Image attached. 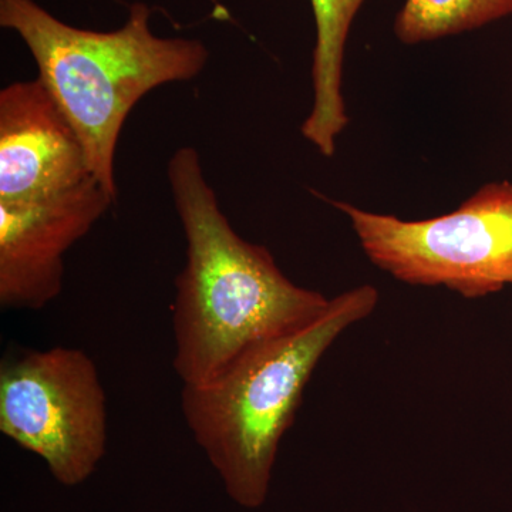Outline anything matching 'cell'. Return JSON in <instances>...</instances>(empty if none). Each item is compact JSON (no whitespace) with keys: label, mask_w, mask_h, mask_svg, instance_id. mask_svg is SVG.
<instances>
[{"label":"cell","mask_w":512,"mask_h":512,"mask_svg":"<svg viewBox=\"0 0 512 512\" xmlns=\"http://www.w3.org/2000/svg\"><path fill=\"white\" fill-rule=\"evenodd\" d=\"M512 15V0H404L394 19V35L419 45L483 28Z\"/></svg>","instance_id":"9c48e42d"},{"label":"cell","mask_w":512,"mask_h":512,"mask_svg":"<svg viewBox=\"0 0 512 512\" xmlns=\"http://www.w3.org/2000/svg\"><path fill=\"white\" fill-rule=\"evenodd\" d=\"M167 177L187 244L175 279L173 367L184 386H200L249 346L315 322L330 299L293 284L268 249L237 234L194 147L175 151Z\"/></svg>","instance_id":"6da1fadb"},{"label":"cell","mask_w":512,"mask_h":512,"mask_svg":"<svg viewBox=\"0 0 512 512\" xmlns=\"http://www.w3.org/2000/svg\"><path fill=\"white\" fill-rule=\"evenodd\" d=\"M366 0H311L315 18L312 59L313 104L303 121L302 136L325 157L349 124L342 94L343 59L350 29Z\"/></svg>","instance_id":"ba28073f"},{"label":"cell","mask_w":512,"mask_h":512,"mask_svg":"<svg viewBox=\"0 0 512 512\" xmlns=\"http://www.w3.org/2000/svg\"><path fill=\"white\" fill-rule=\"evenodd\" d=\"M92 357L74 348L26 350L0 366V431L76 487L107 450V404Z\"/></svg>","instance_id":"5b68a950"},{"label":"cell","mask_w":512,"mask_h":512,"mask_svg":"<svg viewBox=\"0 0 512 512\" xmlns=\"http://www.w3.org/2000/svg\"><path fill=\"white\" fill-rule=\"evenodd\" d=\"M116 200L92 177L59 194L0 201V306L40 311L55 301L67 252Z\"/></svg>","instance_id":"8992f818"},{"label":"cell","mask_w":512,"mask_h":512,"mask_svg":"<svg viewBox=\"0 0 512 512\" xmlns=\"http://www.w3.org/2000/svg\"><path fill=\"white\" fill-rule=\"evenodd\" d=\"M136 2L111 32L74 28L35 2L0 0V26L23 40L40 80L76 130L94 180L117 198L114 157L138 101L164 84L190 82L210 60L198 39L160 37Z\"/></svg>","instance_id":"7a4b0ae2"},{"label":"cell","mask_w":512,"mask_h":512,"mask_svg":"<svg viewBox=\"0 0 512 512\" xmlns=\"http://www.w3.org/2000/svg\"><path fill=\"white\" fill-rule=\"evenodd\" d=\"M377 303L372 285L340 293L305 328L255 343L211 382L183 387L185 424L239 507L266 503L279 444L320 359Z\"/></svg>","instance_id":"3957f363"},{"label":"cell","mask_w":512,"mask_h":512,"mask_svg":"<svg viewBox=\"0 0 512 512\" xmlns=\"http://www.w3.org/2000/svg\"><path fill=\"white\" fill-rule=\"evenodd\" d=\"M76 130L39 79L0 92V201L70 190L92 178Z\"/></svg>","instance_id":"52a82bcc"},{"label":"cell","mask_w":512,"mask_h":512,"mask_svg":"<svg viewBox=\"0 0 512 512\" xmlns=\"http://www.w3.org/2000/svg\"><path fill=\"white\" fill-rule=\"evenodd\" d=\"M377 268L413 286H446L468 299L512 284V183L485 184L456 211L421 221L332 201Z\"/></svg>","instance_id":"277c9868"},{"label":"cell","mask_w":512,"mask_h":512,"mask_svg":"<svg viewBox=\"0 0 512 512\" xmlns=\"http://www.w3.org/2000/svg\"><path fill=\"white\" fill-rule=\"evenodd\" d=\"M211 2L218 6V0H211Z\"/></svg>","instance_id":"30bf717a"}]
</instances>
